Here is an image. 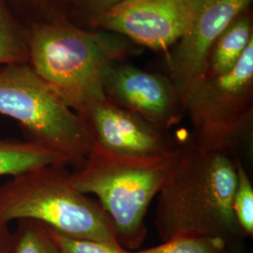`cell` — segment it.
<instances>
[{
  "instance_id": "obj_12",
  "label": "cell",
  "mask_w": 253,
  "mask_h": 253,
  "mask_svg": "<svg viewBox=\"0 0 253 253\" xmlns=\"http://www.w3.org/2000/svg\"><path fill=\"white\" fill-rule=\"evenodd\" d=\"M69 165L66 158L29 141L0 138V176L11 177L47 165Z\"/></svg>"
},
{
  "instance_id": "obj_1",
  "label": "cell",
  "mask_w": 253,
  "mask_h": 253,
  "mask_svg": "<svg viewBox=\"0 0 253 253\" xmlns=\"http://www.w3.org/2000/svg\"><path fill=\"white\" fill-rule=\"evenodd\" d=\"M237 160L197 144L191 135L179 143L176 161L157 195L155 226L163 242L182 235L216 236L235 253H244L247 236L233 211Z\"/></svg>"
},
{
  "instance_id": "obj_3",
  "label": "cell",
  "mask_w": 253,
  "mask_h": 253,
  "mask_svg": "<svg viewBox=\"0 0 253 253\" xmlns=\"http://www.w3.org/2000/svg\"><path fill=\"white\" fill-rule=\"evenodd\" d=\"M179 151L134 157L113 153L95 143L84 163L71 173L75 189L94 194L107 214L119 245L139 249L147 235L145 217L172 170Z\"/></svg>"
},
{
  "instance_id": "obj_16",
  "label": "cell",
  "mask_w": 253,
  "mask_h": 253,
  "mask_svg": "<svg viewBox=\"0 0 253 253\" xmlns=\"http://www.w3.org/2000/svg\"><path fill=\"white\" fill-rule=\"evenodd\" d=\"M18 221L12 233L14 253H59L45 225L32 219Z\"/></svg>"
},
{
  "instance_id": "obj_13",
  "label": "cell",
  "mask_w": 253,
  "mask_h": 253,
  "mask_svg": "<svg viewBox=\"0 0 253 253\" xmlns=\"http://www.w3.org/2000/svg\"><path fill=\"white\" fill-rule=\"evenodd\" d=\"M75 0H0L27 27L69 20Z\"/></svg>"
},
{
  "instance_id": "obj_4",
  "label": "cell",
  "mask_w": 253,
  "mask_h": 253,
  "mask_svg": "<svg viewBox=\"0 0 253 253\" xmlns=\"http://www.w3.org/2000/svg\"><path fill=\"white\" fill-rule=\"evenodd\" d=\"M32 219L61 235L119 245L100 203L75 189L66 165H47L0 187V222Z\"/></svg>"
},
{
  "instance_id": "obj_14",
  "label": "cell",
  "mask_w": 253,
  "mask_h": 253,
  "mask_svg": "<svg viewBox=\"0 0 253 253\" xmlns=\"http://www.w3.org/2000/svg\"><path fill=\"white\" fill-rule=\"evenodd\" d=\"M28 63V27L0 4V65Z\"/></svg>"
},
{
  "instance_id": "obj_18",
  "label": "cell",
  "mask_w": 253,
  "mask_h": 253,
  "mask_svg": "<svg viewBox=\"0 0 253 253\" xmlns=\"http://www.w3.org/2000/svg\"><path fill=\"white\" fill-rule=\"evenodd\" d=\"M48 231L59 253H131L120 245L73 238L61 235L51 228H48Z\"/></svg>"
},
{
  "instance_id": "obj_10",
  "label": "cell",
  "mask_w": 253,
  "mask_h": 253,
  "mask_svg": "<svg viewBox=\"0 0 253 253\" xmlns=\"http://www.w3.org/2000/svg\"><path fill=\"white\" fill-rule=\"evenodd\" d=\"M79 117L93 143L113 153L149 157L171 152L179 145L168 131L150 125L106 98Z\"/></svg>"
},
{
  "instance_id": "obj_19",
  "label": "cell",
  "mask_w": 253,
  "mask_h": 253,
  "mask_svg": "<svg viewBox=\"0 0 253 253\" xmlns=\"http://www.w3.org/2000/svg\"><path fill=\"white\" fill-rule=\"evenodd\" d=\"M123 1L125 0H75L69 21L87 29L96 19Z\"/></svg>"
},
{
  "instance_id": "obj_7",
  "label": "cell",
  "mask_w": 253,
  "mask_h": 253,
  "mask_svg": "<svg viewBox=\"0 0 253 253\" xmlns=\"http://www.w3.org/2000/svg\"><path fill=\"white\" fill-rule=\"evenodd\" d=\"M205 0H125L87 29L126 37L137 45L167 54L190 27Z\"/></svg>"
},
{
  "instance_id": "obj_6",
  "label": "cell",
  "mask_w": 253,
  "mask_h": 253,
  "mask_svg": "<svg viewBox=\"0 0 253 253\" xmlns=\"http://www.w3.org/2000/svg\"><path fill=\"white\" fill-rule=\"evenodd\" d=\"M183 104L197 144L238 158L253 139V42L232 71L193 84Z\"/></svg>"
},
{
  "instance_id": "obj_17",
  "label": "cell",
  "mask_w": 253,
  "mask_h": 253,
  "mask_svg": "<svg viewBox=\"0 0 253 253\" xmlns=\"http://www.w3.org/2000/svg\"><path fill=\"white\" fill-rule=\"evenodd\" d=\"M237 183L233 198V211L241 231L253 236V187L250 175L240 160L236 161Z\"/></svg>"
},
{
  "instance_id": "obj_20",
  "label": "cell",
  "mask_w": 253,
  "mask_h": 253,
  "mask_svg": "<svg viewBox=\"0 0 253 253\" xmlns=\"http://www.w3.org/2000/svg\"><path fill=\"white\" fill-rule=\"evenodd\" d=\"M0 253H14L13 235L9 224L0 222Z\"/></svg>"
},
{
  "instance_id": "obj_9",
  "label": "cell",
  "mask_w": 253,
  "mask_h": 253,
  "mask_svg": "<svg viewBox=\"0 0 253 253\" xmlns=\"http://www.w3.org/2000/svg\"><path fill=\"white\" fill-rule=\"evenodd\" d=\"M253 0H205L188 31L165 54L167 75L184 98L206 72L208 53L237 16L253 9Z\"/></svg>"
},
{
  "instance_id": "obj_5",
  "label": "cell",
  "mask_w": 253,
  "mask_h": 253,
  "mask_svg": "<svg viewBox=\"0 0 253 253\" xmlns=\"http://www.w3.org/2000/svg\"><path fill=\"white\" fill-rule=\"evenodd\" d=\"M0 115L15 120L27 141L63 156L78 168L93 146L82 118L28 63L0 69Z\"/></svg>"
},
{
  "instance_id": "obj_11",
  "label": "cell",
  "mask_w": 253,
  "mask_h": 253,
  "mask_svg": "<svg viewBox=\"0 0 253 253\" xmlns=\"http://www.w3.org/2000/svg\"><path fill=\"white\" fill-rule=\"evenodd\" d=\"M253 42V10L250 9L237 16L213 43L205 75H221L232 71Z\"/></svg>"
},
{
  "instance_id": "obj_8",
  "label": "cell",
  "mask_w": 253,
  "mask_h": 253,
  "mask_svg": "<svg viewBox=\"0 0 253 253\" xmlns=\"http://www.w3.org/2000/svg\"><path fill=\"white\" fill-rule=\"evenodd\" d=\"M103 89L111 102L164 131L185 115L180 95L167 74L119 62L105 74Z\"/></svg>"
},
{
  "instance_id": "obj_2",
  "label": "cell",
  "mask_w": 253,
  "mask_h": 253,
  "mask_svg": "<svg viewBox=\"0 0 253 253\" xmlns=\"http://www.w3.org/2000/svg\"><path fill=\"white\" fill-rule=\"evenodd\" d=\"M141 51L126 37L69 20L28 27V64L78 116L105 99L109 69Z\"/></svg>"
},
{
  "instance_id": "obj_15",
  "label": "cell",
  "mask_w": 253,
  "mask_h": 253,
  "mask_svg": "<svg viewBox=\"0 0 253 253\" xmlns=\"http://www.w3.org/2000/svg\"><path fill=\"white\" fill-rule=\"evenodd\" d=\"M131 253H235L220 237L206 235H182L163 244Z\"/></svg>"
}]
</instances>
